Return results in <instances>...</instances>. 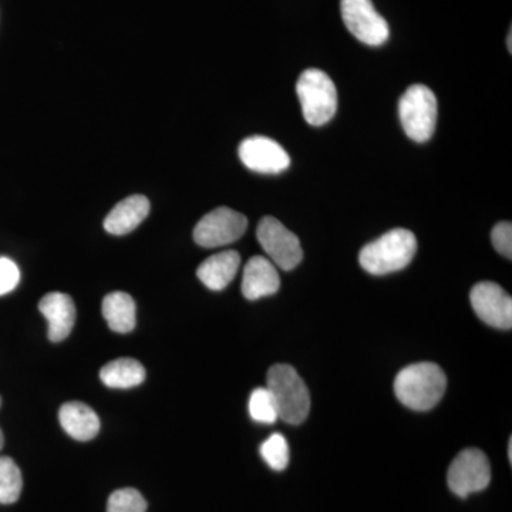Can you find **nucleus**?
<instances>
[{
  "instance_id": "1",
  "label": "nucleus",
  "mask_w": 512,
  "mask_h": 512,
  "mask_svg": "<svg viewBox=\"0 0 512 512\" xmlns=\"http://www.w3.org/2000/svg\"><path fill=\"white\" fill-rule=\"evenodd\" d=\"M446 389V373L436 363H414L404 367L394 380L397 399L416 412H427L437 406Z\"/></svg>"
},
{
  "instance_id": "2",
  "label": "nucleus",
  "mask_w": 512,
  "mask_h": 512,
  "mask_svg": "<svg viewBox=\"0 0 512 512\" xmlns=\"http://www.w3.org/2000/svg\"><path fill=\"white\" fill-rule=\"evenodd\" d=\"M417 239L412 231L392 229L360 251L359 262L372 275H387L402 271L413 261Z\"/></svg>"
},
{
  "instance_id": "3",
  "label": "nucleus",
  "mask_w": 512,
  "mask_h": 512,
  "mask_svg": "<svg viewBox=\"0 0 512 512\" xmlns=\"http://www.w3.org/2000/svg\"><path fill=\"white\" fill-rule=\"evenodd\" d=\"M266 389L274 397L279 419L288 424H302L311 412V394L295 369L275 365L266 376Z\"/></svg>"
},
{
  "instance_id": "4",
  "label": "nucleus",
  "mask_w": 512,
  "mask_h": 512,
  "mask_svg": "<svg viewBox=\"0 0 512 512\" xmlns=\"http://www.w3.org/2000/svg\"><path fill=\"white\" fill-rule=\"evenodd\" d=\"M302 113L311 126H323L338 110V90L328 74L319 69L305 70L296 84Z\"/></svg>"
},
{
  "instance_id": "5",
  "label": "nucleus",
  "mask_w": 512,
  "mask_h": 512,
  "mask_svg": "<svg viewBox=\"0 0 512 512\" xmlns=\"http://www.w3.org/2000/svg\"><path fill=\"white\" fill-rule=\"evenodd\" d=\"M403 130L416 143H426L436 130L437 99L429 87H409L399 103Z\"/></svg>"
},
{
  "instance_id": "6",
  "label": "nucleus",
  "mask_w": 512,
  "mask_h": 512,
  "mask_svg": "<svg viewBox=\"0 0 512 512\" xmlns=\"http://www.w3.org/2000/svg\"><path fill=\"white\" fill-rule=\"evenodd\" d=\"M256 238L278 268L292 271L301 264L303 251L299 238L276 218H262L256 229Z\"/></svg>"
},
{
  "instance_id": "7",
  "label": "nucleus",
  "mask_w": 512,
  "mask_h": 512,
  "mask_svg": "<svg viewBox=\"0 0 512 512\" xmlns=\"http://www.w3.org/2000/svg\"><path fill=\"white\" fill-rule=\"evenodd\" d=\"M490 481V461L483 451L477 448L461 451L448 468V487L460 498L480 493L488 487Z\"/></svg>"
},
{
  "instance_id": "8",
  "label": "nucleus",
  "mask_w": 512,
  "mask_h": 512,
  "mask_svg": "<svg viewBox=\"0 0 512 512\" xmlns=\"http://www.w3.org/2000/svg\"><path fill=\"white\" fill-rule=\"evenodd\" d=\"M340 12L346 28L359 42L376 47L389 39V25L377 12L372 0H342Z\"/></svg>"
},
{
  "instance_id": "9",
  "label": "nucleus",
  "mask_w": 512,
  "mask_h": 512,
  "mask_svg": "<svg viewBox=\"0 0 512 512\" xmlns=\"http://www.w3.org/2000/svg\"><path fill=\"white\" fill-rule=\"evenodd\" d=\"M248 228L241 212L221 207L205 215L194 229V241L202 248H218L238 241Z\"/></svg>"
},
{
  "instance_id": "10",
  "label": "nucleus",
  "mask_w": 512,
  "mask_h": 512,
  "mask_svg": "<svg viewBox=\"0 0 512 512\" xmlns=\"http://www.w3.org/2000/svg\"><path fill=\"white\" fill-rule=\"evenodd\" d=\"M238 154L242 164L255 173H284L291 165V157L285 148L272 138L264 136L245 138L238 148Z\"/></svg>"
},
{
  "instance_id": "11",
  "label": "nucleus",
  "mask_w": 512,
  "mask_h": 512,
  "mask_svg": "<svg viewBox=\"0 0 512 512\" xmlns=\"http://www.w3.org/2000/svg\"><path fill=\"white\" fill-rule=\"evenodd\" d=\"M471 305L478 318L493 328H512V298L494 282H480L471 289Z\"/></svg>"
},
{
  "instance_id": "12",
  "label": "nucleus",
  "mask_w": 512,
  "mask_h": 512,
  "mask_svg": "<svg viewBox=\"0 0 512 512\" xmlns=\"http://www.w3.org/2000/svg\"><path fill=\"white\" fill-rule=\"evenodd\" d=\"M39 311L47 320V336L52 342H62L72 333L76 322V306L69 295L60 292L47 293L39 302Z\"/></svg>"
},
{
  "instance_id": "13",
  "label": "nucleus",
  "mask_w": 512,
  "mask_h": 512,
  "mask_svg": "<svg viewBox=\"0 0 512 512\" xmlns=\"http://www.w3.org/2000/svg\"><path fill=\"white\" fill-rule=\"evenodd\" d=\"M281 288V278L278 269L264 256H254L249 259L244 268L242 278V293L248 301L275 295Z\"/></svg>"
},
{
  "instance_id": "14",
  "label": "nucleus",
  "mask_w": 512,
  "mask_h": 512,
  "mask_svg": "<svg viewBox=\"0 0 512 512\" xmlns=\"http://www.w3.org/2000/svg\"><path fill=\"white\" fill-rule=\"evenodd\" d=\"M150 212V201L144 195H131L120 201L104 220V229L111 235H126L133 232Z\"/></svg>"
},
{
  "instance_id": "15",
  "label": "nucleus",
  "mask_w": 512,
  "mask_h": 512,
  "mask_svg": "<svg viewBox=\"0 0 512 512\" xmlns=\"http://www.w3.org/2000/svg\"><path fill=\"white\" fill-rule=\"evenodd\" d=\"M60 426L77 441H90L99 434L100 419L92 407L82 402L64 403L59 412Z\"/></svg>"
},
{
  "instance_id": "16",
  "label": "nucleus",
  "mask_w": 512,
  "mask_h": 512,
  "mask_svg": "<svg viewBox=\"0 0 512 512\" xmlns=\"http://www.w3.org/2000/svg\"><path fill=\"white\" fill-rule=\"evenodd\" d=\"M241 256L237 251H224L210 256L197 269L198 279L211 291H222L237 275Z\"/></svg>"
},
{
  "instance_id": "17",
  "label": "nucleus",
  "mask_w": 512,
  "mask_h": 512,
  "mask_svg": "<svg viewBox=\"0 0 512 512\" xmlns=\"http://www.w3.org/2000/svg\"><path fill=\"white\" fill-rule=\"evenodd\" d=\"M103 316L113 332L130 333L137 323L136 302L128 293H109L103 299Z\"/></svg>"
},
{
  "instance_id": "18",
  "label": "nucleus",
  "mask_w": 512,
  "mask_h": 512,
  "mask_svg": "<svg viewBox=\"0 0 512 512\" xmlns=\"http://www.w3.org/2000/svg\"><path fill=\"white\" fill-rule=\"evenodd\" d=\"M101 382L110 389H131L146 380V369L130 357L107 363L100 372Z\"/></svg>"
},
{
  "instance_id": "19",
  "label": "nucleus",
  "mask_w": 512,
  "mask_h": 512,
  "mask_svg": "<svg viewBox=\"0 0 512 512\" xmlns=\"http://www.w3.org/2000/svg\"><path fill=\"white\" fill-rule=\"evenodd\" d=\"M22 488L23 478L18 464L10 457H0V504H15Z\"/></svg>"
},
{
  "instance_id": "20",
  "label": "nucleus",
  "mask_w": 512,
  "mask_h": 512,
  "mask_svg": "<svg viewBox=\"0 0 512 512\" xmlns=\"http://www.w3.org/2000/svg\"><path fill=\"white\" fill-rule=\"evenodd\" d=\"M249 414L256 423L274 424L279 419L274 397L266 387H258L249 399Z\"/></svg>"
},
{
  "instance_id": "21",
  "label": "nucleus",
  "mask_w": 512,
  "mask_h": 512,
  "mask_svg": "<svg viewBox=\"0 0 512 512\" xmlns=\"http://www.w3.org/2000/svg\"><path fill=\"white\" fill-rule=\"evenodd\" d=\"M261 456L266 464L275 471H284L289 464L288 441L282 434L274 433L261 446Z\"/></svg>"
},
{
  "instance_id": "22",
  "label": "nucleus",
  "mask_w": 512,
  "mask_h": 512,
  "mask_svg": "<svg viewBox=\"0 0 512 512\" xmlns=\"http://www.w3.org/2000/svg\"><path fill=\"white\" fill-rule=\"evenodd\" d=\"M107 512H147V501L134 488H121L110 495Z\"/></svg>"
},
{
  "instance_id": "23",
  "label": "nucleus",
  "mask_w": 512,
  "mask_h": 512,
  "mask_svg": "<svg viewBox=\"0 0 512 512\" xmlns=\"http://www.w3.org/2000/svg\"><path fill=\"white\" fill-rule=\"evenodd\" d=\"M20 271L18 265L9 258H0V296L15 291L19 285Z\"/></svg>"
},
{
  "instance_id": "24",
  "label": "nucleus",
  "mask_w": 512,
  "mask_h": 512,
  "mask_svg": "<svg viewBox=\"0 0 512 512\" xmlns=\"http://www.w3.org/2000/svg\"><path fill=\"white\" fill-rule=\"evenodd\" d=\"M494 248L505 258H512V225L511 222H500L491 232Z\"/></svg>"
},
{
  "instance_id": "25",
  "label": "nucleus",
  "mask_w": 512,
  "mask_h": 512,
  "mask_svg": "<svg viewBox=\"0 0 512 512\" xmlns=\"http://www.w3.org/2000/svg\"><path fill=\"white\" fill-rule=\"evenodd\" d=\"M0 407H2V397H0ZM3 444H5V437H3L2 430H0V450H2Z\"/></svg>"
},
{
  "instance_id": "26",
  "label": "nucleus",
  "mask_w": 512,
  "mask_h": 512,
  "mask_svg": "<svg viewBox=\"0 0 512 512\" xmlns=\"http://www.w3.org/2000/svg\"><path fill=\"white\" fill-rule=\"evenodd\" d=\"M508 460L512 463V439H510V443H508Z\"/></svg>"
},
{
  "instance_id": "27",
  "label": "nucleus",
  "mask_w": 512,
  "mask_h": 512,
  "mask_svg": "<svg viewBox=\"0 0 512 512\" xmlns=\"http://www.w3.org/2000/svg\"><path fill=\"white\" fill-rule=\"evenodd\" d=\"M511 42H512V32L508 33V50H510V52H512Z\"/></svg>"
}]
</instances>
